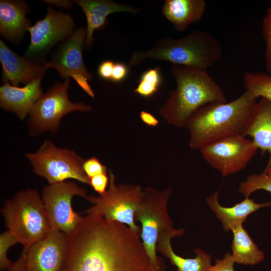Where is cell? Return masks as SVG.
I'll list each match as a JSON object with an SVG mask.
<instances>
[{
  "label": "cell",
  "instance_id": "obj_17",
  "mask_svg": "<svg viewBox=\"0 0 271 271\" xmlns=\"http://www.w3.org/2000/svg\"><path fill=\"white\" fill-rule=\"evenodd\" d=\"M74 2L81 8L86 16L85 46L87 48L92 45L94 31L102 29L106 25L109 15L116 12L135 14L140 11L139 9L129 5L119 4L109 0H76Z\"/></svg>",
  "mask_w": 271,
  "mask_h": 271
},
{
  "label": "cell",
  "instance_id": "obj_6",
  "mask_svg": "<svg viewBox=\"0 0 271 271\" xmlns=\"http://www.w3.org/2000/svg\"><path fill=\"white\" fill-rule=\"evenodd\" d=\"M172 188L159 190L148 187L137 210L135 219L141 225L140 238L155 270L164 267L157 255V245L161 235L175 229L168 212V202Z\"/></svg>",
  "mask_w": 271,
  "mask_h": 271
},
{
  "label": "cell",
  "instance_id": "obj_15",
  "mask_svg": "<svg viewBox=\"0 0 271 271\" xmlns=\"http://www.w3.org/2000/svg\"><path fill=\"white\" fill-rule=\"evenodd\" d=\"M0 62L2 66V80L15 86L20 84L26 85L43 77L48 69L44 64L18 55L2 40H0Z\"/></svg>",
  "mask_w": 271,
  "mask_h": 271
},
{
  "label": "cell",
  "instance_id": "obj_33",
  "mask_svg": "<svg viewBox=\"0 0 271 271\" xmlns=\"http://www.w3.org/2000/svg\"><path fill=\"white\" fill-rule=\"evenodd\" d=\"M114 62L111 60L102 61L97 68V74L99 77L105 80H111Z\"/></svg>",
  "mask_w": 271,
  "mask_h": 271
},
{
  "label": "cell",
  "instance_id": "obj_14",
  "mask_svg": "<svg viewBox=\"0 0 271 271\" xmlns=\"http://www.w3.org/2000/svg\"><path fill=\"white\" fill-rule=\"evenodd\" d=\"M69 237L52 230L44 238L25 249L27 271H61L65 258Z\"/></svg>",
  "mask_w": 271,
  "mask_h": 271
},
{
  "label": "cell",
  "instance_id": "obj_4",
  "mask_svg": "<svg viewBox=\"0 0 271 271\" xmlns=\"http://www.w3.org/2000/svg\"><path fill=\"white\" fill-rule=\"evenodd\" d=\"M222 53L221 42L210 32L195 30L180 38L160 39L148 50L134 51L128 67L151 59L207 71L221 59Z\"/></svg>",
  "mask_w": 271,
  "mask_h": 271
},
{
  "label": "cell",
  "instance_id": "obj_3",
  "mask_svg": "<svg viewBox=\"0 0 271 271\" xmlns=\"http://www.w3.org/2000/svg\"><path fill=\"white\" fill-rule=\"evenodd\" d=\"M171 73L176 87L159 113L166 122L178 128L185 127L189 118L202 106L214 102H226L224 93L204 71L172 64Z\"/></svg>",
  "mask_w": 271,
  "mask_h": 271
},
{
  "label": "cell",
  "instance_id": "obj_9",
  "mask_svg": "<svg viewBox=\"0 0 271 271\" xmlns=\"http://www.w3.org/2000/svg\"><path fill=\"white\" fill-rule=\"evenodd\" d=\"M70 82V78H67L63 82L56 83L36 102L29 113L31 132L38 134L49 130L54 133L67 113L91 110L90 105L69 99Z\"/></svg>",
  "mask_w": 271,
  "mask_h": 271
},
{
  "label": "cell",
  "instance_id": "obj_13",
  "mask_svg": "<svg viewBox=\"0 0 271 271\" xmlns=\"http://www.w3.org/2000/svg\"><path fill=\"white\" fill-rule=\"evenodd\" d=\"M75 26L70 15L48 7L45 17L28 30L31 41L25 57L37 63L38 61H43L54 46L71 35Z\"/></svg>",
  "mask_w": 271,
  "mask_h": 271
},
{
  "label": "cell",
  "instance_id": "obj_25",
  "mask_svg": "<svg viewBox=\"0 0 271 271\" xmlns=\"http://www.w3.org/2000/svg\"><path fill=\"white\" fill-rule=\"evenodd\" d=\"M162 81L161 68H150L142 74L134 92L144 97H150L157 92Z\"/></svg>",
  "mask_w": 271,
  "mask_h": 271
},
{
  "label": "cell",
  "instance_id": "obj_20",
  "mask_svg": "<svg viewBox=\"0 0 271 271\" xmlns=\"http://www.w3.org/2000/svg\"><path fill=\"white\" fill-rule=\"evenodd\" d=\"M184 232L182 229H175L162 234L157 243V251L167 257L171 263L176 266L178 271H209L212 266L211 258L203 250L195 249L196 256L194 258H184L174 251L171 239L182 235Z\"/></svg>",
  "mask_w": 271,
  "mask_h": 271
},
{
  "label": "cell",
  "instance_id": "obj_30",
  "mask_svg": "<svg viewBox=\"0 0 271 271\" xmlns=\"http://www.w3.org/2000/svg\"><path fill=\"white\" fill-rule=\"evenodd\" d=\"M90 186L97 192L101 195L106 191V188L109 184V176L107 174H100L90 178Z\"/></svg>",
  "mask_w": 271,
  "mask_h": 271
},
{
  "label": "cell",
  "instance_id": "obj_36",
  "mask_svg": "<svg viewBox=\"0 0 271 271\" xmlns=\"http://www.w3.org/2000/svg\"><path fill=\"white\" fill-rule=\"evenodd\" d=\"M47 3L55 5L57 7L62 8H70L72 3L68 1H45Z\"/></svg>",
  "mask_w": 271,
  "mask_h": 271
},
{
  "label": "cell",
  "instance_id": "obj_35",
  "mask_svg": "<svg viewBox=\"0 0 271 271\" xmlns=\"http://www.w3.org/2000/svg\"><path fill=\"white\" fill-rule=\"evenodd\" d=\"M140 117L142 121L147 125L151 126H156L159 121L152 114L144 110L142 111Z\"/></svg>",
  "mask_w": 271,
  "mask_h": 271
},
{
  "label": "cell",
  "instance_id": "obj_34",
  "mask_svg": "<svg viewBox=\"0 0 271 271\" xmlns=\"http://www.w3.org/2000/svg\"><path fill=\"white\" fill-rule=\"evenodd\" d=\"M7 271H27L25 261V251L23 249L18 259Z\"/></svg>",
  "mask_w": 271,
  "mask_h": 271
},
{
  "label": "cell",
  "instance_id": "obj_10",
  "mask_svg": "<svg viewBox=\"0 0 271 271\" xmlns=\"http://www.w3.org/2000/svg\"><path fill=\"white\" fill-rule=\"evenodd\" d=\"M75 196L86 199V191L73 182L65 181L43 188L42 199L52 230L70 236L76 229L83 216L72 207Z\"/></svg>",
  "mask_w": 271,
  "mask_h": 271
},
{
  "label": "cell",
  "instance_id": "obj_24",
  "mask_svg": "<svg viewBox=\"0 0 271 271\" xmlns=\"http://www.w3.org/2000/svg\"><path fill=\"white\" fill-rule=\"evenodd\" d=\"M243 81L245 91L256 98H264L271 100V74L245 72Z\"/></svg>",
  "mask_w": 271,
  "mask_h": 271
},
{
  "label": "cell",
  "instance_id": "obj_18",
  "mask_svg": "<svg viewBox=\"0 0 271 271\" xmlns=\"http://www.w3.org/2000/svg\"><path fill=\"white\" fill-rule=\"evenodd\" d=\"M29 11L26 3L22 1H0V33L6 39L17 42L31 26L26 17Z\"/></svg>",
  "mask_w": 271,
  "mask_h": 271
},
{
  "label": "cell",
  "instance_id": "obj_8",
  "mask_svg": "<svg viewBox=\"0 0 271 271\" xmlns=\"http://www.w3.org/2000/svg\"><path fill=\"white\" fill-rule=\"evenodd\" d=\"M26 157L34 172L46 179L49 184L72 179L90 185L83 168L85 160L73 151L58 148L46 140L37 152Z\"/></svg>",
  "mask_w": 271,
  "mask_h": 271
},
{
  "label": "cell",
  "instance_id": "obj_26",
  "mask_svg": "<svg viewBox=\"0 0 271 271\" xmlns=\"http://www.w3.org/2000/svg\"><path fill=\"white\" fill-rule=\"evenodd\" d=\"M263 189L271 193V176L264 171L260 174H251L246 181L241 182L239 187V191L245 197L254 191Z\"/></svg>",
  "mask_w": 271,
  "mask_h": 271
},
{
  "label": "cell",
  "instance_id": "obj_31",
  "mask_svg": "<svg viewBox=\"0 0 271 271\" xmlns=\"http://www.w3.org/2000/svg\"><path fill=\"white\" fill-rule=\"evenodd\" d=\"M234 262L232 255L227 253L222 259L216 260L215 264L212 265L209 271H234Z\"/></svg>",
  "mask_w": 271,
  "mask_h": 271
},
{
  "label": "cell",
  "instance_id": "obj_37",
  "mask_svg": "<svg viewBox=\"0 0 271 271\" xmlns=\"http://www.w3.org/2000/svg\"><path fill=\"white\" fill-rule=\"evenodd\" d=\"M267 174L271 176V167L268 169L264 170V171Z\"/></svg>",
  "mask_w": 271,
  "mask_h": 271
},
{
  "label": "cell",
  "instance_id": "obj_23",
  "mask_svg": "<svg viewBox=\"0 0 271 271\" xmlns=\"http://www.w3.org/2000/svg\"><path fill=\"white\" fill-rule=\"evenodd\" d=\"M231 230L233 234L231 255L235 262L254 265L264 259L263 253L259 250L242 224L236 226Z\"/></svg>",
  "mask_w": 271,
  "mask_h": 271
},
{
  "label": "cell",
  "instance_id": "obj_32",
  "mask_svg": "<svg viewBox=\"0 0 271 271\" xmlns=\"http://www.w3.org/2000/svg\"><path fill=\"white\" fill-rule=\"evenodd\" d=\"M128 66L123 63L115 62L110 81L118 83L124 80L128 75Z\"/></svg>",
  "mask_w": 271,
  "mask_h": 271
},
{
  "label": "cell",
  "instance_id": "obj_11",
  "mask_svg": "<svg viewBox=\"0 0 271 271\" xmlns=\"http://www.w3.org/2000/svg\"><path fill=\"white\" fill-rule=\"evenodd\" d=\"M258 149L252 140L237 134L216 141L199 150L208 164L226 177L245 168Z\"/></svg>",
  "mask_w": 271,
  "mask_h": 271
},
{
  "label": "cell",
  "instance_id": "obj_12",
  "mask_svg": "<svg viewBox=\"0 0 271 271\" xmlns=\"http://www.w3.org/2000/svg\"><path fill=\"white\" fill-rule=\"evenodd\" d=\"M86 35V28L76 29L63 41L44 65L47 69H55L63 79L73 78L84 91L94 98L95 94L88 83L92 80V76L86 68L83 59L82 49Z\"/></svg>",
  "mask_w": 271,
  "mask_h": 271
},
{
  "label": "cell",
  "instance_id": "obj_38",
  "mask_svg": "<svg viewBox=\"0 0 271 271\" xmlns=\"http://www.w3.org/2000/svg\"><path fill=\"white\" fill-rule=\"evenodd\" d=\"M156 271H166L165 269V267H163L158 270H156Z\"/></svg>",
  "mask_w": 271,
  "mask_h": 271
},
{
  "label": "cell",
  "instance_id": "obj_28",
  "mask_svg": "<svg viewBox=\"0 0 271 271\" xmlns=\"http://www.w3.org/2000/svg\"><path fill=\"white\" fill-rule=\"evenodd\" d=\"M18 242L9 230L2 233L0 235V268L1 270L9 269L14 262L8 258L9 248Z\"/></svg>",
  "mask_w": 271,
  "mask_h": 271
},
{
  "label": "cell",
  "instance_id": "obj_21",
  "mask_svg": "<svg viewBox=\"0 0 271 271\" xmlns=\"http://www.w3.org/2000/svg\"><path fill=\"white\" fill-rule=\"evenodd\" d=\"M206 7L204 0H166L162 13L176 31L183 32L201 20Z\"/></svg>",
  "mask_w": 271,
  "mask_h": 271
},
{
  "label": "cell",
  "instance_id": "obj_27",
  "mask_svg": "<svg viewBox=\"0 0 271 271\" xmlns=\"http://www.w3.org/2000/svg\"><path fill=\"white\" fill-rule=\"evenodd\" d=\"M262 34L265 47V68L267 73L271 74V5L262 19Z\"/></svg>",
  "mask_w": 271,
  "mask_h": 271
},
{
  "label": "cell",
  "instance_id": "obj_16",
  "mask_svg": "<svg viewBox=\"0 0 271 271\" xmlns=\"http://www.w3.org/2000/svg\"><path fill=\"white\" fill-rule=\"evenodd\" d=\"M42 78L34 80L22 87L5 82L0 87L1 107L15 113L20 119H24L43 94L41 87Z\"/></svg>",
  "mask_w": 271,
  "mask_h": 271
},
{
  "label": "cell",
  "instance_id": "obj_2",
  "mask_svg": "<svg viewBox=\"0 0 271 271\" xmlns=\"http://www.w3.org/2000/svg\"><path fill=\"white\" fill-rule=\"evenodd\" d=\"M256 98L245 92L229 102H214L198 109L185 127L190 132L191 149L199 150L216 141L242 134L254 113Z\"/></svg>",
  "mask_w": 271,
  "mask_h": 271
},
{
  "label": "cell",
  "instance_id": "obj_7",
  "mask_svg": "<svg viewBox=\"0 0 271 271\" xmlns=\"http://www.w3.org/2000/svg\"><path fill=\"white\" fill-rule=\"evenodd\" d=\"M108 176V188L104 193L87 197L86 199L93 205L86 212L100 214L107 220L125 224L140 235L141 227L136 224L135 215L144 190L139 185H117L110 170Z\"/></svg>",
  "mask_w": 271,
  "mask_h": 271
},
{
  "label": "cell",
  "instance_id": "obj_5",
  "mask_svg": "<svg viewBox=\"0 0 271 271\" xmlns=\"http://www.w3.org/2000/svg\"><path fill=\"white\" fill-rule=\"evenodd\" d=\"M1 213L8 230L28 249L52 229L44 205L37 190L28 189L6 200Z\"/></svg>",
  "mask_w": 271,
  "mask_h": 271
},
{
  "label": "cell",
  "instance_id": "obj_22",
  "mask_svg": "<svg viewBox=\"0 0 271 271\" xmlns=\"http://www.w3.org/2000/svg\"><path fill=\"white\" fill-rule=\"evenodd\" d=\"M218 194V191L213 193L206 199V202L221 222L225 231L231 230L236 226L242 224L249 214L259 208L271 206L270 202L257 203L253 199L245 197L242 201L232 207H223L219 203Z\"/></svg>",
  "mask_w": 271,
  "mask_h": 271
},
{
  "label": "cell",
  "instance_id": "obj_1",
  "mask_svg": "<svg viewBox=\"0 0 271 271\" xmlns=\"http://www.w3.org/2000/svg\"><path fill=\"white\" fill-rule=\"evenodd\" d=\"M68 237L61 271H155L140 235L100 215L83 216Z\"/></svg>",
  "mask_w": 271,
  "mask_h": 271
},
{
  "label": "cell",
  "instance_id": "obj_19",
  "mask_svg": "<svg viewBox=\"0 0 271 271\" xmlns=\"http://www.w3.org/2000/svg\"><path fill=\"white\" fill-rule=\"evenodd\" d=\"M243 136H249L258 149L267 152L269 158L265 170L271 167V100L261 98Z\"/></svg>",
  "mask_w": 271,
  "mask_h": 271
},
{
  "label": "cell",
  "instance_id": "obj_29",
  "mask_svg": "<svg viewBox=\"0 0 271 271\" xmlns=\"http://www.w3.org/2000/svg\"><path fill=\"white\" fill-rule=\"evenodd\" d=\"M83 168L85 174L89 179L100 174H107L106 167L95 157L85 160L83 164Z\"/></svg>",
  "mask_w": 271,
  "mask_h": 271
}]
</instances>
